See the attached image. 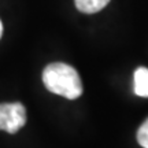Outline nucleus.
Listing matches in <instances>:
<instances>
[{"label":"nucleus","instance_id":"nucleus-2","mask_svg":"<svg viewBox=\"0 0 148 148\" xmlns=\"http://www.w3.org/2000/svg\"><path fill=\"white\" fill-rule=\"evenodd\" d=\"M26 123V108L21 103L0 104V130L14 134Z\"/></svg>","mask_w":148,"mask_h":148},{"label":"nucleus","instance_id":"nucleus-3","mask_svg":"<svg viewBox=\"0 0 148 148\" xmlns=\"http://www.w3.org/2000/svg\"><path fill=\"white\" fill-rule=\"evenodd\" d=\"M134 93L141 97H148V69L137 67L134 71Z\"/></svg>","mask_w":148,"mask_h":148},{"label":"nucleus","instance_id":"nucleus-4","mask_svg":"<svg viewBox=\"0 0 148 148\" xmlns=\"http://www.w3.org/2000/svg\"><path fill=\"white\" fill-rule=\"evenodd\" d=\"M77 10L84 14H95L103 10L110 0H74Z\"/></svg>","mask_w":148,"mask_h":148},{"label":"nucleus","instance_id":"nucleus-1","mask_svg":"<svg viewBox=\"0 0 148 148\" xmlns=\"http://www.w3.org/2000/svg\"><path fill=\"white\" fill-rule=\"evenodd\" d=\"M42 82L49 92L66 99H78L82 93V82L73 66L62 62L48 64L42 71Z\"/></svg>","mask_w":148,"mask_h":148},{"label":"nucleus","instance_id":"nucleus-5","mask_svg":"<svg viewBox=\"0 0 148 148\" xmlns=\"http://www.w3.org/2000/svg\"><path fill=\"white\" fill-rule=\"evenodd\" d=\"M137 141L143 148H148V118L137 130Z\"/></svg>","mask_w":148,"mask_h":148},{"label":"nucleus","instance_id":"nucleus-6","mask_svg":"<svg viewBox=\"0 0 148 148\" xmlns=\"http://www.w3.org/2000/svg\"><path fill=\"white\" fill-rule=\"evenodd\" d=\"M1 33H3V25H1V21H0V37H1Z\"/></svg>","mask_w":148,"mask_h":148}]
</instances>
